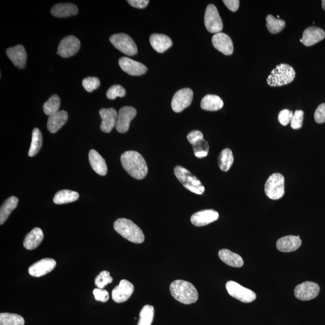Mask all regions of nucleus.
I'll use <instances>...</instances> for the list:
<instances>
[{
    "label": "nucleus",
    "instance_id": "nucleus-37",
    "mask_svg": "<svg viewBox=\"0 0 325 325\" xmlns=\"http://www.w3.org/2000/svg\"><path fill=\"white\" fill-rule=\"evenodd\" d=\"M24 318L21 315L3 312L0 314V325H24Z\"/></svg>",
    "mask_w": 325,
    "mask_h": 325
},
{
    "label": "nucleus",
    "instance_id": "nucleus-5",
    "mask_svg": "<svg viewBox=\"0 0 325 325\" xmlns=\"http://www.w3.org/2000/svg\"><path fill=\"white\" fill-rule=\"evenodd\" d=\"M174 173L176 178L187 189L197 194L204 193L205 188L200 180L187 169L182 166H176Z\"/></svg>",
    "mask_w": 325,
    "mask_h": 325
},
{
    "label": "nucleus",
    "instance_id": "nucleus-29",
    "mask_svg": "<svg viewBox=\"0 0 325 325\" xmlns=\"http://www.w3.org/2000/svg\"><path fill=\"white\" fill-rule=\"evenodd\" d=\"M220 259L226 265L234 268L242 267L244 264L242 258L237 253L226 249L220 250L219 251Z\"/></svg>",
    "mask_w": 325,
    "mask_h": 325
},
{
    "label": "nucleus",
    "instance_id": "nucleus-12",
    "mask_svg": "<svg viewBox=\"0 0 325 325\" xmlns=\"http://www.w3.org/2000/svg\"><path fill=\"white\" fill-rule=\"evenodd\" d=\"M193 93L190 89L184 88L179 90L173 96L171 102L172 110L176 113L181 112L186 108L192 102Z\"/></svg>",
    "mask_w": 325,
    "mask_h": 325
},
{
    "label": "nucleus",
    "instance_id": "nucleus-47",
    "mask_svg": "<svg viewBox=\"0 0 325 325\" xmlns=\"http://www.w3.org/2000/svg\"><path fill=\"white\" fill-rule=\"evenodd\" d=\"M223 2L224 3L229 10L232 12H236L239 8L240 1L238 0H224Z\"/></svg>",
    "mask_w": 325,
    "mask_h": 325
},
{
    "label": "nucleus",
    "instance_id": "nucleus-1",
    "mask_svg": "<svg viewBox=\"0 0 325 325\" xmlns=\"http://www.w3.org/2000/svg\"><path fill=\"white\" fill-rule=\"evenodd\" d=\"M120 162L123 169L133 178L142 179L147 176L148 168L146 161L138 152H125L120 157Z\"/></svg>",
    "mask_w": 325,
    "mask_h": 325
},
{
    "label": "nucleus",
    "instance_id": "nucleus-20",
    "mask_svg": "<svg viewBox=\"0 0 325 325\" xmlns=\"http://www.w3.org/2000/svg\"><path fill=\"white\" fill-rule=\"evenodd\" d=\"M6 54L15 67L24 69L26 65L27 52L23 45H18L7 49Z\"/></svg>",
    "mask_w": 325,
    "mask_h": 325
},
{
    "label": "nucleus",
    "instance_id": "nucleus-42",
    "mask_svg": "<svg viewBox=\"0 0 325 325\" xmlns=\"http://www.w3.org/2000/svg\"><path fill=\"white\" fill-rule=\"evenodd\" d=\"M304 112L301 110H297L293 113L292 120H291V127L294 129H298L302 128L303 121Z\"/></svg>",
    "mask_w": 325,
    "mask_h": 325
},
{
    "label": "nucleus",
    "instance_id": "nucleus-28",
    "mask_svg": "<svg viewBox=\"0 0 325 325\" xmlns=\"http://www.w3.org/2000/svg\"><path fill=\"white\" fill-rule=\"evenodd\" d=\"M43 233L41 228H35L26 235L23 244L25 248L33 250L38 247L43 239Z\"/></svg>",
    "mask_w": 325,
    "mask_h": 325
},
{
    "label": "nucleus",
    "instance_id": "nucleus-33",
    "mask_svg": "<svg viewBox=\"0 0 325 325\" xmlns=\"http://www.w3.org/2000/svg\"><path fill=\"white\" fill-rule=\"evenodd\" d=\"M234 162V156L231 150L225 149L220 153L218 157V165L222 171L227 172Z\"/></svg>",
    "mask_w": 325,
    "mask_h": 325
},
{
    "label": "nucleus",
    "instance_id": "nucleus-3",
    "mask_svg": "<svg viewBox=\"0 0 325 325\" xmlns=\"http://www.w3.org/2000/svg\"><path fill=\"white\" fill-rule=\"evenodd\" d=\"M114 229L120 236L131 242L140 244L145 240L144 234L141 229L129 219H117L114 223Z\"/></svg>",
    "mask_w": 325,
    "mask_h": 325
},
{
    "label": "nucleus",
    "instance_id": "nucleus-50",
    "mask_svg": "<svg viewBox=\"0 0 325 325\" xmlns=\"http://www.w3.org/2000/svg\"><path fill=\"white\" fill-rule=\"evenodd\" d=\"M277 17H278V19H280V16H279V15H278Z\"/></svg>",
    "mask_w": 325,
    "mask_h": 325
},
{
    "label": "nucleus",
    "instance_id": "nucleus-35",
    "mask_svg": "<svg viewBox=\"0 0 325 325\" xmlns=\"http://www.w3.org/2000/svg\"><path fill=\"white\" fill-rule=\"evenodd\" d=\"M42 145V133L38 128H34L32 133V140L31 143L29 156L31 157L36 156L39 153Z\"/></svg>",
    "mask_w": 325,
    "mask_h": 325
},
{
    "label": "nucleus",
    "instance_id": "nucleus-8",
    "mask_svg": "<svg viewBox=\"0 0 325 325\" xmlns=\"http://www.w3.org/2000/svg\"><path fill=\"white\" fill-rule=\"evenodd\" d=\"M229 295L243 303H250L256 299V294L252 290L247 289L236 282L230 281L226 284Z\"/></svg>",
    "mask_w": 325,
    "mask_h": 325
},
{
    "label": "nucleus",
    "instance_id": "nucleus-16",
    "mask_svg": "<svg viewBox=\"0 0 325 325\" xmlns=\"http://www.w3.org/2000/svg\"><path fill=\"white\" fill-rule=\"evenodd\" d=\"M119 64L123 71L130 76H140L147 72L148 68L139 61L123 57L119 60Z\"/></svg>",
    "mask_w": 325,
    "mask_h": 325
},
{
    "label": "nucleus",
    "instance_id": "nucleus-18",
    "mask_svg": "<svg viewBox=\"0 0 325 325\" xmlns=\"http://www.w3.org/2000/svg\"><path fill=\"white\" fill-rule=\"evenodd\" d=\"M212 43L216 49L225 55L233 53V42L227 34L221 32L215 34L212 38Z\"/></svg>",
    "mask_w": 325,
    "mask_h": 325
},
{
    "label": "nucleus",
    "instance_id": "nucleus-36",
    "mask_svg": "<svg viewBox=\"0 0 325 325\" xmlns=\"http://www.w3.org/2000/svg\"><path fill=\"white\" fill-rule=\"evenodd\" d=\"M266 27L269 32L277 34L281 32L286 26V22L274 17L273 15H269L266 18Z\"/></svg>",
    "mask_w": 325,
    "mask_h": 325
},
{
    "label": "nucleus",
    "instance_id": "nucleus-22",
    "mask_svg": "<svg viewBox=\"0 0 325 325\" xmlns=\"http://www.w3.org/2000/svg\"><path fill=\"white\" fill-rule=\"evenodd\" d=\"M325 38V33L323 29L317 27H310L305 29L302 35L303 44L310 46L315 44Z\"/></svg>",
    "mask_w": 325,
    "mask_h": 325
},
{
    "label": "nucleus",
    "instance_id": "nucleus-24",
    "mask_svg": "<svg viewBox=\"0 0 325 325\" xmlns=\"http://www.w3.org/2000/svg\"><path fill=\"white\" fill-rule=\"evenodd\" d=\"M150 41L152 47L159 53L166 51L172 45L171 39L163 34H153L150 36Z\"/></svg>",
    "mask_w": 325,
    "mask_h": 325
},
{
    "label": "nucleus",
    "instance_id": "nucleus-6",
    "mask_svg": "<svg viewBox=\"0 0 325 325\" xmlns=\"http://www.w3.org/2000/svg\"><path fill=\"white\" fill-rule=\"evenodd\" d=\"M285 179L279 173H275L269 176L266 181L265 191L266 196L272 200L281 199L285 193Z\"/></svg>",
    "mask_w": 325,
    "mask_h": 325
},
{
    "label": "nucleus",
    "instance_id": "nucleus-11",
    "mask_svg": "<svg viewBox=\"0 0 325 325\" xmlns=\"http://www.w3.org/2000/svg\"><path fill=\"white\" fill-rule=\"evenodd\" d=\"M319 292L320 287L317 284L306 281L298 285L294 293L297 299L306 301L316 298Z\"/></svg>",
    "mask_w": 325,
    "mask_h": 325
},
{
    "label": "nucleus",
    "instance_id": "nucleus-17",
    "mask_svg": "<svg viewBox=\"0 0 325 325\" xmlns=\"http://www.w3.org/2000/svg\"><path fill=\"white\" fill-rule=\"evenodd\" d=\"M56 266V262L52 258H44L34 263L29 269V273L34 277H41L51 272Z\"/></svg>",
    "mask_w": 325,
    "mask_h": 325
},
{
    "label": "nucleus",
    "instance_id": "nucleus-30",
    "mask_svg": "<svg viewBox=\"0 0 325 325\" xmlns=\"http://www.w3.org/2000/svg\"><path fill=\"white\" fill-rule=\"evenodd\" d=\"M224 106V102L218 95H207L201 102V107L204 110L218 111Z\"/></svg>",
    "mask_w": 325,
    "mask_h": 325
},
{
    "label": "nucleus",
    "instance_id": "nucleus-39",
    "mask_svg": "<svg viewBox=\"0 0 325 325\" xmlns=\"http://www.w3.org/2000/svg\"><path fill=\"white\" fill-rule=\"evenodd\" d=\"M113 278L110 276V272L104 271L101 272L100 274L96 277L95 280V286L98 289H103L107 284L112 283Z\"/></svg>",
    "mask_w": 325,
    "mask_h": 325
},
{
    "label": "nucleus",
    "instance_id": "nucleus-19",
    "mask_svg": "<svg viewBox=\"0 0 325 325\" xmlns=\"http://www.w3.org/2000/svg\"><path fill=\"white\" fill-rule=\"evenodd\" d=\"M102 122L100 128L102 132L108 133L115 127L118 113L113 108H102L100 110Z\"/></svg>",
    "mask_w": 325,
    "mask_h": 325
},
{
    "label": "nucleus",
    "instance_id": "nucleus-34",
    "mask_svg": "<svg viewBox=\"0 0 325 325\" xmlns=\"http://www.w3.org/2000/svg\"><path fill=\"white\" fill-rule=\"evenodd\" d=\"M60 98L57 95H52L43 106V110L46 115L50 116L59 111Z\"/></svg>",
    "mask_w": 325,
    "mask_h": 325
},
{
    "label": "nucleus",
    "instance_id": "nucleus-2",
    "mask_svg": "<svg viewBox=\"0 0 325 325\" xmlns=\"http://www.w3.org/2000/svg\"><path fill=\"white\" fill-rule=\"evenodd\" d=\"M170 292L176 301L191 304L196 302L198 299V291L192 284L183 280H176L170 286Z\"/></svg>",
    "mask_w": 325,
    "mask_h": 325
},
{
    "label": "nucleus",
    "instance_id": "nucleus-14",
    "mask_svg": "<svg viewBox=\"0 0 325 325\" xmlns=\"http://www.w3.org/2000/svg\"><path fill=\"white\" fill-rule=\"evenodd\" d=\"M80 48V42L74 36L65 37L58 46L57 54L61 57L68 58L75 55Z\"/></svg>",
    "mask_w": 325,
    "mask_h": 325
},
{
    "label": "nucleus",
    "instance_id": "nucleus-13",
    "mask_svg": "<svg viewBox=\"0 0 325 325\" xmlns=\"http://www.w3.org/2000/svg\"><path fill=\"white\" fill-rule=\"evenodd\" d=\"M137 114V111L134 107H123L119 111L115 128L120 133H125L128 131L130 123Z\"/></svg>",
    "mask_w": 325,
    "mask_h": 325
},
{
    "label": "nucleus",
    "instance_id": "nucleus-9",
    "mask_svg": "<svg viewBox=\"0 0 325 325\" xmlns=\"http://www.w3.org/2000/svg\"><path fill=\"white\" fill-rule=\"evenodd\" d=\"M204 24L210 33H221L223 29V23L218 9L214 5L207 6L204 16Z\"/></svg>",
    "mask_w": 325,
    "mask_h": 325
},
{
    "label": "nucleus",
    "instance_id": "nucleus-44",
    "mask_svg": "<svg viewBox=\"0 0 325 325\" xmlns=\"http://www.w3.org/2000/svg\"><path fill=\"white\" fill-rule=\"evenodd\" d=\"M93 293L98 301L106 302L109 299V293L106 290L95 289L93 291Z\"/></svg>",
    "mask_w": 325,
    "mask_h": 325
},
{
    "label": "nucleus",
    "instance_id": "nucleus-7",
    "mask_svg": "<svg viewBox=\"0 0 325 325\" xmlns=\"http://www.w3.org/2000/svg\"><path fill=\"white\" fill-rule=\"evenodd\" d=\"M110 41L120 51L129 56L138 53L137 46L131 37L125 33L116 34L110 36Z\"/></svg>",
    "mask_w": 325,
    "mask_h": 325
},
{
    "label": "nucleus",
    "instance_id": "nucleus-15",
    "mask_svg": "<svg viewBox=\"0 0 325 325\" xmlns=\"http://www.w3.org/2000/svg\"><path fill=\"white\" fill-rule=\"evenodd\" d=\"M134 286L129 281L122 280L118 286L112 291V299L116 303H122L128 301L134 292Z\"/></svg>",
    "mask_w": 325,
    "mask_h": 325
},
{
    "label": "nucleus",
    "instance_id": "nucleus-43",
    "mask_svg": "<svg viewBox=\"0 0 325 325\" xmlns=\"http://www.w3.org/2000/svg\"><path fill=\"white\" fill-rule=\"evenodd\" d=\"M293 113L292 111L284 109L281 110L278 114V120L281 125L287 126L291 122L292 119Z\"/></svg>",
    "mask_w": 325,
    "mask_h": 325
},
{
    "label": "nucleus",
    "instance_id": "nucleus-10",
    "mask_svg": "<svg viewBox=\"0 0 325 325\" xmlns=\"http://www.w3.org/2000/svg\"><path fill=\"white\" fill-rule=\"evenodd\" d=\"M187 138L190 144L192 145L195 156L200 159L207 156L209 152V145L204 139L202 133L194 130L188 133Z\"/></svg>",
    "mask_w": 325,
    "mask_h": 325
},
{
    "label": "nucleus",
    "instance_id": "nucleus-40",
    "mask_svg": "<svg viewBox=\"0 0 325 325\" xmlns=\"http://www.w3.org/2000/svg\"><path fill=\"white\" fill-rule=\"evenodd\" d=\"M125 89L122 86L115 85L108 89L106 95L107 97L110 100H115L117 97L122 98L125 97Z\"/></svg>",
    "mask_w": 325,
    "mask_h": 325
},
{
    "label": "nucleus",
    "instance_id": "nucleus-4",
    "mask_svg": "<svg viewBox=\"0 0 325 325\" xmlns=\"http://www.w3.org/2000/svg\"><path fill=\"white\" fill-rule=\"evenodd\" d=\"M295 76V71L290 65L284 63L278 64L268 76V84L271 87L289 85L293 82Z\"/></svg>",
    "mask_w": 325,
    "mask_h": 325
},
{
    "label": "nucleus",
    "instance_id": "nucleus-41",
    "mask_svg": "<svg viewBox=\"0 0 325 325\" xmlns=\"http://www.w3.org/2000/svg\"><path fill=\"white\" fill-rule=\"evenodd\" d=\"M83 88L88 92H92L100 86V81L97 77H89L83 80Z\"/></svg>",
    "mask_w": 325,
    "mask_h": 325
},
{
    "label": "nucleus",
    "instance_id": "nucleus-49",
    "mask_svg": "<svg viewBox=\"0 0 325 325\" xmlns=\"http://www.w3.org/2000/svg\"><path fill=\"white\" fill-rule=\"evenodd\" d=\"M300 42H301V43H302V39H300Z\"/></svg>",
    "mask_w": 325,
    "mask_h": 325
},
{
    "label": "nucleus",
    "instance_id": "nucleus-27",
    "mask_svg": "<svg viewBox=\"0 0 325 325\" xmlns=\"http://www.w3.org/2000/svg\"><path fill=\"white\" fill-rule=\"evenodd\" d=\"M78 12L77 6L71 3H60V4L55 5L51 10V14L58 18L74 16L78 14Z\"/></svg>",
    "mask_w": 325,
    "mask_h": 325
},
{
    "label": "nucleus",
    "instance_id": "nucleus-21",
    "mask_svg": "<svg viewBox=\"0 0 325 325\" xmlns=\"http://www.w3.org/2000/svg\"><path fill=\"white\" fill-rule=\"evenodd\" d=\"M219 216V213L214 210H205L194 213L190 221L196 227H203L217 221Z\"/></svg>",
    "mask_w": 325,
    "mask_h": 325
},
{
    "label": "nucleus",
    "instance_id": "nucleus-31",
    "mask_svg": "<svg viewBox=\"0 0 325 325\" xmlns=\"http://www.w3.org/2000/svg\"><path fill=\"white\" fill-rule=\"evenodd\" d=\"M18 204V198L15 197H11L6 200L2 204L1 209H0V225L4 224L12 211L17 208Z\"/></svg>",
    "mask_w": 325,
    "mask_h": 325
},
{
    "label": "nucleus",
    "instance_id": "nucleus-38",
    "mask_svg": "<svg viewBox=\"0 0 325 325\" xmlns=\"http://www.w3.org/2000/svg\"><path fill=\"white\" fill-rule=\"evenodd\" d=\"M154 315V308L153 306L147 305L142 308L139 314L138 325H151Z\"/></svg>",
    "mask_w": 325,
    "mask_h": 325
},
{
    "label": "nucleus",
    "instance_id": "nucleus-23",
    "mask_svg": "<svg viewBox=\"0 0 325 325\" xmlns=\"http://www.w3.org/2000/svg\"><path fill=\"white\" fill-rule=\"evenodd\" d=\"M302 244L299 236H287L281 237L277 242V247L281 252H290L298 249Z\"/></svg>",
    "mask_w": 325,
    "mask_h": 325
},
{
    "label": "nucleus",
    "instance_id": "nucleus-26",
    "mask_svg": "<svg viewBox=\"0 0 325 325\" xmlns=\"http://www.w3.org/2000/svg\"><path fill=\"white\" fill-rule=\"evenodd\" d=\"M68 119L67 111L60 110L57 113L49 116L47 128L49 132L55 133L67 123Z\"/></svg>",
    "mask_w": 325,
    "mask_h": 325
},
{
    "label": "nucleus",
    "instance_id": "nucleus-45",
    "mask_svg": "<svg viewBox=\"0 0 325 325\" xmlns=\"http://www.w3.org/2000/svg\"><path fill=\"white\" fill-rule=\"evenodd\" d=\"M315 121L318 123L325 122V104H321L318 106L314 113Z\"/></svg>",
    "mask_w": 325,
    "mask_h": 325
},
{
    "label": "nucleus",
    "instance_id": "nucleus-32",
    "mask_svg": "<svg viewBox=\"0 0 325 325\" xmlns=\"http://www.w3.org/2000/svg\"><path fill=\"white\" fill-rule=\"evenodd\" d=\"M79 198V193L70 190H62L55 194L53 202L55 204H64L74 202Z\"/></svg>",
    "mask_w": 325,
    "mask_h": 325
},
{
    "label": "nucleus",
    "instance_id": "nucleus-25",
    "mask_svg": "<svg viewBox=\"0 0 325 325\" xmlns=\"http://www.w3.org/2000/svg\"><path fill=\"white\" fill-rule=\"evenodd\" d=\"M89 160L92 168L98 174L104 176L107 173L106 161L101 155L95 150H91L89 153Z\"/></svg>",
    "mask_w": 325,
    "mask_h": 325
},
{
    "label": "nucleus",
    "instance_id": "nucleus-46",
    "mask_svg": "<svg viewBox=\"0 0 325 325\" xmlns=\"http://www.w3.org/2000/svg\"><path fill=\"white\" fill-rule=\"evenodd\" d=\"M128 4L135 8L144 9L149 4L148 0H128Z\"/></svg>",
    "mask_w": 325,
    "mask_h": 325
},
{
    "label": "nucleus",
    "instance_id": "nucleus-48",
    "mask_svg": "<svg viewBox=\"0 0 325 325\" xmlns=\"http://www.w3.org/2000/svg\"><path fill=\"white\" fill-rule=\"evenodd\" d=\"M321 5H322V8L325 11V0H323V1L321 2Z\"/></svg>",
    "mask_w": 325,
    "mask_h": 325
}]
</instances>
